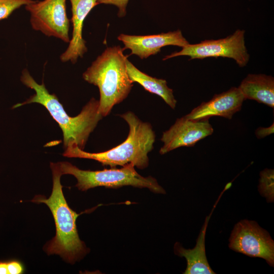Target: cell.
<instances>
[{"mask_svg": "<svg viewBox=\"0 0 274 274\" xmlns=\"http://www.w3.org/2000/svg\"><path fill=\"white\" fill-rule=\"evenodd\" d=\"M129 0H97L98 4H104L113 5L119 9L118 16L119 17H123L126 14V7Z\"/></svg>", "mask_w": 274, "mask_h": 274, "instance_id": "ac0fdd59", "label": "cell"}, {"mask_svg": "<svg viewBox=\"0 0 274 274\" xmlns=\"http://www.w3.org/2000/svg\"><path fill=\"white\" fill-rule=\"evenodd\" d=\"M230 249L274 265V242L269 233L254 221L242 220L234 226L229 238Z\"/></svg>", "mask_w": 274, "mask_h": 274, "instance_id": "52a82bcc", "label": "cell"}, {"mask_svg": "<svg viewBox=\"0 0 274 274\" xmlns=\"http://www.w3.org/2000/svg\"><path fill=\"white\" fill-rule=\"evenodd\" d=\"M245 98L238 87H232L228 91L215 94L208 101L202 102L185 116L193 120L209 119L219 116L231 119L239 111Z\"/></svg>", "mask_w": 274, "mask_h": 274, "instance_id": "8fae6325", "label": "cell"}, {"mask_svg": "<svg viewBox=\"0 0 274 274\" xmlns=\"http://www.w3.org/2000/svg\"><path fill=\"white\" fill-rule=\"evenodd\" d=\"M7 274H20L23 273L24 267L17 260L5 261Z\"/></svg>", "mask_w": 274, "mask_h": 274, "instance_id": "d6986e66", "label": "cell"}, {"mask_svg": "<svg viewBox=\"0 0 274 274\" xmlns=\"http://www.w3.org/2000/svg\"><path fill=\"white\" fill-rule=\"evenodd\" d=\"M33 0H0V20L7 19L12 13L22 6H26Z\"/></svg>", "mask_w": 274, "mask_h": 274, "instance_id": "e0dca14e", "label": "cell"}, {"mask_svg": "<svg viewBox=\"0 0 274 274\" xmlns=\"http://www.w3.org/2000/svg\"><path fill=\"white\" fill-rule=\"evenodd\" d=\"M273 123L268 127H259L255 131V135L258 139H261L273 133Z\"/></svg>", "mask_w": 274, "mask_h": 274, "instance_id": "ffe728a7", "label": "cell"}, {"mask_svg": "<svg viewBox=\"0 0 274 274\" xmlns=\"http://www.w3.org/2000/svg\"><path fill=\"white\" fill-rule=\"evenodd\" d=\"M59 164L62 175H71L77 179L76 186L81 191L96 187L114 188L132 186L147 188L157 193H166L155 178L151 176L144 177L139 174L132 163L127 164L121 168L113 167L95 171L82 170L66 161L60 162Z\"/></svg>", "mask_w": 274, "mask_h": 274, "instance_id": "5b68a950", "label": "cell"}, {"mask_svg": "<svg viewBox=\"0 0 274 274\" xmlns=\"http://www.w3.org/2000/svg\"><path fill=\"white\" fill-rule=\"evenodd\" d=\"M126 67L128 76L132 82H136L146 90L161 97L172 109H175L177 100L173 90L167 85L165 80L152 77L139 70L127 58Z\"/></svg>", "mask_w": 274, "mask_h": 274, "instance_id": "9a60e30c", "label": "cell"}, {"mask_svg": "<svg viewBox=\"0 0 274 274\" xmlns=\"http://www.w3.org/2000/svg\"><path fill=\"white\" fill-rule=\"evenodd\" d=\"M244 35L245 30L238 29L224 39L207 40L198 44H189L181 51L165 56L163 60L183 55L190 56L191 59L223 57L232 58L240 67H244L249 60Z\"/></svg>", "mask_w": 274, "mask_h": 274, "instance_id": "8992f818", "label": "cell"}, {"mask_svg": "<svg viewBox=\"0 0 274 274\" xmlns=\"http://www.w3.org/2000/svg\"><path fill=\"white\" fill-rule=\"evenodd\" d=\"M127 123L129 132L121 144L109 150L89 153L72 143L64 149L63 155L69 158H80L96 160L111 168L132 163L140 169L149 165L148 153L154 148L155 133L151 125L143 122L133 112H126L120 115Z\"/></svg>", "mask_w": 274, "mask_h": 274, "instance_id": "7a4b0ae2", "label": "cell"}, {"mask_svg": "<svg viewBox=\"0 0 274 274\" xmlns=\"http://www.w3.org/2000/svg\"><path fill=\"white\" fill-rule=\"evenodd\" d=\"M73 24L72 37L65 51L60 56L63 62L75 63L87 51L86 41L82 37L84 21L90 11L98 5L97 0H70Z\"/></svg>", "mask_w": 274, "mask_h": 274, "instance_id": "7c38bea8", "label": "cell"}, {"mask_svg": "<svg viewBox=\"0 0 274 274\" xmlns=\"http://www.w3.org/2000/svg\"><path fill=\"white\" fill-rule=\"evenodd\" d=\"M53 176V188L50 196H36L32 201L44 203L50 209L55 224V236L46 245L48 254H57L73 263L87 252L84 243L79 237L76 219L79 216L68 206L62 192L60 178L62 175L59 162L50 163Z\"/></svg>", "mask_w": 274, "mask_h": 274, "instance_id": "3957f363", "label": "cell"}, {"mask_svg": "<svg viewBox=\"0 0 274 274\" xmlns=\"http://www.w3.org/2000/svg\"><path fill=\"white\" fill-rule=\"evenodd\" d=\"M213 131L209 119L193 120L185 116L178 118L168 130L163 132L160 140L163 145L159 153L163 155L181 147L194 146Z\"/></svg>", "mask_w": 274, "mask_h": 274, "instance_id": "9c48e42d", "label": "cell"}, {"mask_svg": "<svg viewBox=\"0 0 274 274\" xmlns=\"http://www.w3.org/2000/svg\"><path fill=\"white\" fill-rule=\"evenodd\" d=\"M245 99H252L274 108V79L263 74H249L238 87Z\"/></svg>", "mask_w": 274, "mask_h": 274, "instance_id": "5bb4252c", "label": "cell"}, {"mask_svg": "<svg viewBox=\"0 0 274 274\" xmlns=\"http://www.w3.org/2000/svg\"><path fill=\"white\" fill-rule=\"evenodd\" d=\"M118 39L124 45V50H131L129 55H136L141 59L156 54L161 48L166 46L174 45L183 48L189 44L180 30L147 36L121 33Z\"/></svg>", "mask_w": 274, "mask_h": 274, "instance_id": "30bf717a", "label": "cell"}, {"mask_svg": "<svg viewBox=\"0 0 274 274\" xmlns=\"http://www.w3.org/2000/svg\"><path fill=\"white\" fill-rule=\"evenodd\" d=\"M258 191L260 195L265 198L267 202L274 201V170L265 168L259 174Z\"/></svg>", "mask_w": 274, "mask_h": 274, "instance_id": "2e32d148", "label": "cell"}, {"mask_svg": "<svg viewBox=\"0 0 274 274\" xmlns=\"http://www.w3.org/2000/svg\"><path fill=\"white\" fill-rule=\"evenodd\" d=\"M210 217H207L193 249H185L179 243H176L174 246L175 253L185 257L187 261L184 274L215 273L208 261L205 249V237Z\"/></svg>", "mask_w": 274, "mask_h": 274, "instance_id": "4fadbf2b", "label": "cell"}, {"mask_svg": "<svg viewBox=\"0 0 274 274\" xmlns=\"http://www.w3.org/2000/svg\"><path fill=\"white\" fill-rule=\"evenodd\" d=\"M123 51L120 46L107 47L83 74L85 81L98 88V111L102 117L128 96L133 86L126 71L127 56Z\"/></svg>", "mask_w": 274, "mask_h": 274, "instance_id": "277c9868", "label": "cell"}, {"mask_svg": "<svg viewBox=\"0 0 274 274\" xmlns=\"http://www.w3.org/2000/svg\"><path fill=\"white\" fill-rule=\"evenodd\" d=\"M20 80L23 84L34 90L35 93L14 108L31 103H38L44 106L52 118L58 123L63 132V147L74 143L83 150L90 133L103 118L99 114V100L92 98L76 116L71 117L64 109L55 94L48 91L43 82L38 83L26 68L21 73Z\"/></svg>", "mask_w": 274, "mask_h": 274, "instance_id": "6da1fadb", "label": "cell"}, {"mask_svg": "<svg viewBox=\"0 0 274 274\" xmlns=\"http://www.w3.org/2000/svg\"><path fill=\"white\" fill-rule=\"evenodd\" d=\"M66 1H33L25 6L30 14L32 28L47 37H55L68 43L70 20L67 16Z\"/></svg>", "mask_w": 274, "mask_h": 274, "instance_id": "ba28073f", "label": "cell"}]
</instances>
